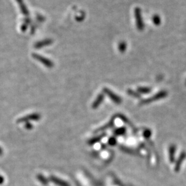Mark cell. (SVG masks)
<instances>
[{
  "mask_svg": "<svg viewBox=\"0 0 186 186\" xmlns=\"http://www.w3.org/2000/svg\"><path fill=\"white\" fill-rule=\"evenodd\" d=\"M121 149L122 150L128 153H130V154H136V152L134 150H132L131 148H126V147H124V146H122L121 148Z\"/></svg>",
  "mask_w": 186,
  "mask_h": 186,
  "instance_id": "9a60e30c",
  "label": "cell"
},
{
  "mask_svg": "<svg viewBox=\"0 0 186 186\" xmlns=\"http://www.w3.org/2000/svg\"><path fill=\"white\" fill-rule=\"evenodd\" d=\"M114 125V117H113L112 119L106 125H103L102 126L99 128L98 129H97L96 130H95V133H98L100 132H102L104 130H107L108 129H110L112 128Z\"/></svg>",
  "mask_w": 186,
  "mask_h": 186,
  "instance_id": "ba28073f",
  "label": "cell"
},
{
  "mask_svg": "<svg viewBox=\"0 0 186 186\" xmlns=\"http://www.w3.org/2000/svg\"><path fill=\"white\" fill-rule=\"evenodd\" d=\"M152 135V131L149 129H146L143 130V136L146 139H149V138Z\"/></svg>",
  "mask_w": 186,
  "mask_h": 186,
  "instance_id": "4fadbf2b",
  "label": "cell"
},
{
  "mask_svg": "<svg viewBox=\"0 0 186 186\" xmlns=\"http://www.w3.org/2000/svg\"><path fill=\"white\" fill-rule=\"evenodd\" d=\"M41 118V115L39 113H32L25 116L22 117L17 120L18 123L30 122V121H38Z\"/></svg>",
  "mask_w": 186,
  "mask_h": 186,
  "instance_id": "7a4b0ae2",
  "label": "cell"
},
{
  "mask_svg": "<svg viewBox=\"0 0 186 186\" xmlns=\"http://www.w3.org/2000/svg\"><path fill=\"white\" fill-rule=\"evenodd\" d=\"M127 132V129L125 127L122 126L116 128L113 130V134L115 136H121L124 135Z\"/></svg>",
  "mask_w": 186,
  "mask_h": 186,
  "instance_id": "30bf717a",
  "label": "cell"
},
{
  "mask_svg": "<svg viewBox=\"0 0 186 186\" xmlns=\"http://www.w3.org/2000/svg\"><path fill=\"white\" fill-rule=\"evenodd\" d=\"M25 129H27V130H31L33 129V125H32L31 123H30V122H27V123H25Z\"/></svg>",
  "mask_w": 186,
  "mask_h": 186,
  "instance_id": "2e32d148",
  "label": "cell"
},
{
  "mask_svg": "<svg viewBox=\"0 0 186 186\" xmlns=\"http://www.w3.org/2000/svg\"><path fill=\"white\" fill-rule=\"evenodd\" d=\"M108 143L110 146H114L117 144V139L115 137H111L108 140Z\"/></svg>",
  "mask_w": 186,
  "mask_h": 186,
  "instance_id": "5bb4252c",
  "label": "cell"
},
{
  "mask_svg": "<svg viewBox=\"0 0 186 186\" xmlns=\"http://www.w3.org/2000/svg\"><path fill=\"white\" fill-rule=\"evenodd\" d=\"M33 57L37 60L39 61L42 64H43L45 67H46L48 68H52L54 67V63L47 58H45L43 56H40L39 55H36V54L33 55Z\"/></svg>",
  "mask_w": 186,
  "mask_h": 186,
  "instance_id": "277c9868",
  "label": "cell"
},
{
  "mask_svg": "<svg viewBox=\"0 0 186 186\" xmlns=\"http://www.w3.org/2000/svg\"><path fill=\"white\" fill-rule=\"evenodd\" d=\"M186 158V152L185 151L182 152L180 155H179L176 163H175V170L178 172H179L180 168L181 167V165L184 162V160Z\"/></svg>",
  "mask_w": 186,
  "mask_h": 186,
  "instance_id": "5b68a950",
  "label": "cell"
},
{
  "mask_svg": "<svg viewBox=\"0 0 186 186\" xmlns=\"http://www.w3.org/2000/svg\"><path fill=\"white\" fill-rule=\"evenodd\" d=\"M106 135H107V134H106V133H102V134H101V135H98V136H96V137H94L93 138H91V139L88 141L87 143H88V145H89L90 146L93 145H95V144L98 143L99 141H101L104 137H105Z\"/></svg>",
  "mask_w": 186,
  "mask_h": 186,
  "instance_id": "9c48e42d",
  "label": "cell"
},
{
  "mask_svg": "<svg viewBox=\"0 0 186 186\" xmlns=\"http://www.w3.org/2000/svg\"></svg>",
  "mask_w": 186,
  "mask_h": 186,
  "instance_id": "ac0fdd59",
  "label": "cell"
},
{
  "mask_svg": "<svg viewBox=\"0 0 186 186\" xmlns=\"http://www.w3.org/2000/svg\"><path fill=\"white\" fill-rule=\"evenodd\" d=\"M103 93H104V94H106L112 100V102H113L114 103L119 105L122 103V100L121 97L114 92H113L108 88H104Z\"/></svg>",
  "mask_w": 186,
  "mask_h": 186,
  "instance_id": "3957f363",
  "label": "cell"
},
{
  "mask_svg": "<svg viewBox=\"0 0 186 186\" xmlns=\"http://www.w3.org/2000/svg\"><path fill=\"white\" fill-rule=\"evenodd\" d=\"M2 153V150L0 148V155H1Z\"/></svg>",
  "mask_w": 186,
  "mask_h": 186,
  "instance_id": "e0dca14e",
  "label": "cell"
},
{
  "mask_svg": "<svg viewBox=\"0 0 186 186\" xmlns=\"http://www.w3.org/2000/svg\"><path fill=\"white\" fill-rule=\"evenodd\" d=\"M127 93L130 95L132 97H136V98H137V99H139L141 97L140 96V94L138 92H136L134 91H133L132 90H131V89H128V91H127Z\"/></svg>",
  "mask_w": 186,
  "mask_h": 186,
  "instance_id": "7c38bea8",
  "label": "cell"
},
{
  "mask_svg": "<svg viewBox=\"0 0 186 186\" xmlns=\"http://www.w3.org/2000/svg\"><path fill=\"white\" fill-rule=\"evenodd\" d=\"M168 94V92L166 91L162 90V91H160L156 93L155 95L150 97L148 99H143V100H141L140 103V105H147V104L151 103L153 102L160 100L161 99H163L165 98L166 97H167Z\"/></svg>",
  "mask_w": 186,
  "mask_h": 186,
  "instance_id": "6da1fadb",
  "label": "cell"
},
{
  "mask_svg": "<svg viewBox=\"0 0 186 186\" xmlns=\"http://www.w3.org/2000/svg\"><path fill=\"white\" fill-rule=\"evenodd\" d=\"M152 88L148 87H140L137 88V92L142 94H147L151 93Z\"/></svg>",
  "mask_w": 186,
  "mask_h": 186,
  "instance_id": "8fae6325",
  "label": "cell"
},
{
  "mask_svg": "<svg viewBox=\"0 0 186 186\" xmlns=\"http://www.w3.org/2000/svg\"><path fill=\"white\" fill-rule=\"evenodd\" d=\"M177 147L175 145H171L169 148V160L170 163H173L175 160V153Z\"/></svg>",
  "mask_w": 186,
  "mask_h": 186,
  "instance_id": "52a82bcc",
  "label": "cell"
},
{
  "mask_svg": "<svg viewBox=\"0 0 186 186\" xmlns=\"http://www.w3.org/2000/svg\"><path fill=\"white\" fill-rule=\"evenodd\" d=\"M104 93H99L98 94V95L97 96V97L96 98V99L95 100V101L93 102V104L92 105V108L95 110L97 109L103 102L104 100Z\"/></svg>",
  "mask_w": 186,
  "mask_h": 186,
  "instance_id": "8992f818",
  "label": "cell"
}]
</instances>
